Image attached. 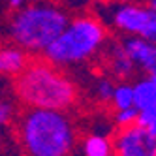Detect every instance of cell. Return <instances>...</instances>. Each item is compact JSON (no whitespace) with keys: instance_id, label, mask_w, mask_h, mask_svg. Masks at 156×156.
Returning a JSON list of instances; mask_svg holds the SVG:
<instances>
[{"instance_id":"1","label":"cell","mask_w":156,"mask_h":156,"mask_svg":"<svg viewBox=\"0 0 156 156\" xmlns=\"http://www.w3.org/2000/svg\"><path fill=\"white\" fill-rule=\"evenodd\" d=\"M17 132L27 156H70L77 141L73 119L62 109L27 107Z\"/></svg>"},{"instance_id":"2","label":"cell","mask_w":156,"mask_h":156,"mask_svg":"<svg viewBox=\"0 0 156 156\" xmlns=\"http://www.w3.org/2000/svg\"><path fill=\"white\" fill-rule=\"evenodd\" d=\"M13 92L25 107L62 111L75 105L79 96L75 83L47 58H30L13 77Z\"/></svg>"},{"instance_id":"3","label":"cell","mask_w":156,"mask_h":156,"mask_svg":"<svg viewBox=\"0 0 156 156\" xmlns=\"http://www.w3.org/2000/svg\"><path fill=\"white\" fill-rule=\"evenodd\" d=\"M107 43V28L92 15H79L70 19L66 28L55 38L43 57L58 68L83 64L94 58Z\"/></svg>"},{"instance_id":"4","label":"cell","mask_w":156,"mask_h":156,"mask_svg":"<svg viewBox=\"0 0 156 156\" xmlns=\"http://www.w3.org/2000/svg\"><path fill=\"white\" fill-rule=\"evenodd\" d=\"M70 23L64 9L51 4L23 6L12 19L9 36L15 45L30 53H43Z\"/></svg>"},{"instance_id":"5","label":"cell","mask_w":156,"mask_h":156,"mask_svg":"<svg viewBox=\"0 0 156 156\" xmlns=\"http://www.w3.org/2000/svg\"><path fill=\"white\" fill-rule=\"evenodd\" d=\"M109 21L122 34L156 43V12H152L149 6L119 4L111 9Z\"/></svg>"},{"instance_id":"6","label":"cell","mask_w":156,"mask_h":156,"mask_svg":"<svg viewBox=\"0 0 156 156\" xmlns=\"http://www.w3.org/2000/svg\"><path fill=\"white\" fill-rule=\"evenodd\" d=\"M115 156H156V126L133 122L119 128L113 137Z\"/></svg>"},{"instance_id":"7","label":"cell","mask_w":156,"mask_h":156,"mask_svg":"<svg viewBox=\"0 0 156 156\" xmlns=\"http://www.w3.org/2000/svg\"><path fill=\"white\" fill-rule=\"evenodd\" d=\"M120 43L128 53V57L132 58L136 70L147 75L156 73V43L154 41L143 40L137 36H126Z\"/></svg>"},{"instance_id":"8","label":"cell","mask_w":156,"mask_h":156,"mask_svg":"<svg viewBox=\"0 0 156 156\" xmlns=\"http://www.w3.org/2000/svg\"><path fill=\"white\" fill-rule=\"evenodd\" d=\"M105 64H107L109 73L119 81H128L130 77H133V73L137 72L120 41L109 43V47L105 51Z\"/></svg>"},{"instance_id":"9","label":"cell","mask_w":156,"mask_h":156,"mask_svg":"<svg viewBox=\"0 0 156 156\" xmlns=\"http://www.w3.org/2000/svg\"><path fill=\"white\" fill-rule=\"evenodd\" d=\"M30 57L25 49H21L19 45H6L0 49V75H12L15 77L19 72H23V68L28 64Z\"/></svg>"},{"instance_id":"10","label":"cell","mask_w":156,"mask_h":156,"mask_svg":"<svg viewBox=\"0 0 156 156\" xmlns=\"http://www.w3.org/2000/svg\"><path fill=\"white\" fill-rule=\"evenodd\" d=\"M132 88H133V107H137L139 111H147L156 105V79L152 75H147L136 81Z\"/></svg>"},{"instance_id":"11","label":"cell","mask_w":156,"mask_h":156,"mask_svg":"<svg viewBox=\"0 0 156 156\" xmlns=\"http://www.w3.org/2000/svg\"><path fill=\"white\" fill-rule=\"evenodd\" d=\"M83 156H115L113 139L102 132H92L83 139Z\"/></svg>"},{"instance_id":"12","label":"cell","mask_w":156,"mask_h":156,"mask_svg":"<svg viewBox=\"0 0 156 156\" xmlns=\"http://www.w3.org/2000/svg\"><path fill=\"white\" fill-rule=\"evenodd\" d=\"M111 105L115 107V111L117 109L133 107V88H132V83H128V81L115 83L113 96H111Z\"/></svg>"},{"instance_id":"13","label":"cell","mask_w":156,"mask_h":156,"mask_svg":"<svg viewBox=\"0 0 156 156\" xmlns=\"http://www.w3.org/2000/svg\"><path fill=\"white\" fill-rule=\"evenodd\" d=\"M115 83L109 75H100L94 81V96L100 104H111V96H113Z\"/></svg>"},{"instance_id":"14","label":"cell","mask_w":156,"mask_h":156,"mask_svg":"<svg viewBox=\"0 0 156 156\" xmlns=\"http://www.w3.org/2000/svg\"><path fill=\"white\" fill-rule=\"evenodd\" d=\"M137 115H139V109L137 107L117 109L115 115H113V122L119 128H124V126H130V124H133V122H137Z\"/></svg>"},{"instance_id":"15","label":"cell","mask_w":156,"mask_h":156,"mask_svg":"<svg viewBox=\"0 0 156 156\" xmlns=\"http://www.w3.org/2000/svg\"><path fill=\"white\" fill-rule=\"evenodd\" d=\"M15 117V105L9 100H0V126L9 124Z\"/></svg>"},{"instance_id":"16","label":"cell","mask_w":156,"mask_h":156,"mask_svg":"<svg viewBox=\"0 0 156 156\" xmlns=\"http://www.w3.org/2000/svg\"><path fill=\"white\" fill-rule=\"evenodd\" d=\"M27 2H28V0H9V6H12L13 9H19V8L27 6Z\"/></svg>"},{"instance_id":"17","label":"cell","mask_w":156,"mask_h":156,"mask_svg":"<svg viewBox=\"0 0 156 156\" xmlns=\"http://www.w3.org/2000/svg\"><path fill=\"white\" fill-rule=\"evenodd\" d=\"M149 8L152 9V12H156V0H149Z\"/></svg>"},{"instance_id":"18","label":"cell","mask_w":156,"mask_h":156,"mask_svg":"<svg viewBox=\"0 0 156 156\" xmlns=\"http://www.w3.org/2000/svg\"><path fill=\"white\" fill-rule=\"evenodd\" d=\"M147 111H151V113H152V117H154V120H156V105H154L152 109H147Z\"/></svg>"},{"instance_id":"19","label":"cell","mask_w":156,"mask_h":156,"mask_svg":"<svg viewBox=\"0 0 156 156\" xmlns=\"http://www.w3.org/2000/svg\"><path fill=\"white\" fill-rule=\"evenodd\" d=\"M152 77H154V79H156V73H154V75H152Z\"/></svg>"}]
</instances>
